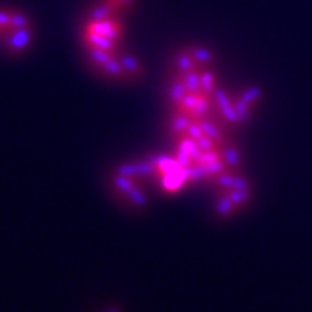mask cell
I'll return each mask as SVG.
<instances>
[{"mask_svg":"<svg viewBox=\"0 0 312 312\" xmlns=\"http://www.w3.org/2000/svg\"><path fill=\"white\" fill-rule=\"evenodd\" d=\"M138 0H93L78 24V42L91 72L106 82L134 85L144 65L129 38V19Z\"/></svg>","mask_w":312,"mask_h":312,"instance_id":"1","label":"cell"},{"mask_svg":"<svg viewBox=\"0 0 312 312\" xmlns=\"http://www.w3.org/2000/svg\"><path fill=\"white\" fill-rule=\"evenodd\" d=\"M34 42L35 25L30 15L19 7L0 4V52L22 56Z\"/></svg>","mask_w":312,"mask_h":312,"instance_id":"2","label":"cell"},{"mask_svg":"<svg viewBox=\"0 0 312 312\" xmlns=\"http://www.w3.org/2000/svg\"><path fill=\"white\" fill-rule=\"evenodd\" d=\"M146 176L143 163L122 164L113 169L109 176L108 186L112 197L125 208H142L146 206V187L143 177Z\"/></svg>","mask_w":312,"mask_h":312,"instance_id":"3","label":"cell"},{"mask_svg":"<svg viewBox=\"0 0 312 312\" xmlns=\"http://www.w3.org/2000/svg\"><path fill=\"white\" fill-rule=\"evenodd\" d=\"M106 312H116V311H113V309H112V311H106Z\"/></svg>","mask_w":312,"mask_h":312,"instance_id":"4","label":"cell"}]
</instances>
